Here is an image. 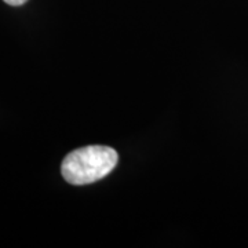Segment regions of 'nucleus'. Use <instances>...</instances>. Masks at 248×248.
<instances>
[{"label":"nucleus","instance_id":"1","mask_svg":"<svg viewBox=\"0 0 248 248\" xmlns=\"http://www.w3.org/2000/svg\"><path fill=\"white\" fill-rule=\"evenodd\" d=\"M117 152L110 146L90 145L65 156L61 174L71 185L81 186L94 184L112 172L117 164Z\"/></svg>","mask_w":248,"mask_h":248},{"label":"nucleus","instance_id":"2","mask_svg":"<svg viewBox=\"0 0 248 248\" xmlns=\"http://www.w3.org/2000/svg\"><path fill=\"white\" fill-rule=\"evenodd\" d=\"M4 3H7L10 6H22V4H25L28 0H3Z\"/></svg>","mask_w":248,"mask_h":248}]
</instances>
